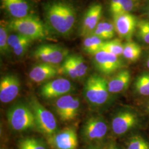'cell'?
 Listing matches in <instances>:
<instances>
[{
	"label": "cell",
	"instance_id": "35",
	"mask_svg": "<svg viewBox=\"0 0 149 149\" xmlns=\"http://www.w3.org/2000/svg\"><path fill=\"white\" fill-rule=\"evenodd\" d=\"M107 149H118L117 148V147L115 145H114V144H111L107 148Z\"/></svg>",
	"mask_w": 149,
	"mask_h": 149
},
{
	"label": "cell",
	"instance_id": "5",
	"mask_svg": "<svg viewBox=\"0 0 149 149\" xmlns=\"http://www.w3.org/2000/svg\"><path fill=\"white\" fill-rule=\"evenodd\" d=\"M7 117L14 130L22 132L36 127L34 114L29 105L17 104L13 106L8 111Z\"/></svg>",
	"mask_w": 149,
	"mask_h": 149
},
{
	"label": "cell",
	"instance_id": "2",
	"mask_svg": "<svg viewBox=\"0 0 149 149\" xmlns=\"http://www.w3.org/2000/svg\"><path fill=\"white\" fill-rule=\"evenodd\" d=\"M7 26L9 29L32 40L42 39L47 36V29L43 22L37 16L31 15L21 18H14Z\"/></svg>",
	"mask_w": 149,
	"mask_h": 149
},
{
	"label": "cell",
	"instance_id": "12",
	"mask_svg": "<svg viewBox=\"0 0 149 149\" xmlns=\"http://www.w3.org/2000/svg\"><path fill=\"white\" fill-rule=\"evenodd\" d=\"M20 82L19 79L13 74H7L0 81V101L8 103L13 101L19 94Z\"/></svg>",
	"mask_w": 149,
	"mask_h": 149
},
{
	"label": "cell",
	"instance_id": "31",
	"mask_svg": "<svg viewBox=\"0 0 149 149\" xmlns=\"http://www.w3.org/2000/svg\"><path fill=\"white\" fill-rule=\"evenodd\" d=\"M29 38L26 37L19 33L11 34L8 38V44L11 49L15 48L20 44L26 41Z\"/></svg>",
	"mask_w": 149,
	"mask_h": 149
},
{
	"label": "cell",
	"instance_id": "9",
	"mask_svg": "<svg viewBox=\"0 0 149 149\" xmlns=\"http://www.w3.org/2000/svg\"><path fill=\"white\" fill-rule=\"evenodd\" d=\"M115 31L119 37L130 39L136 30L138 21L136 17L130 13L117 14L113 16Z\"/></svg>",
	"mask_w": 149,
	"mask_h": 149
},
{
	"label": "cell",
	"instance_id": "7",
	"mask_svg": "<svg viewBox=\"0 0 149 149\" xmlns=\"http://www.w3.org/2000/svg\"><path fill=\"white\" fill-rule=\"evenodd\" d=\"M47 142L53 149H76L78 138L74 128L68 127L47 137Z\"/></svg>",
	"mask_w": 149,
	"mask_h": 149
},
{
	"label": "cell",
	"instance_id": "3",
	"mask_svg": "<svg viewBox=\"0 0 149 149\" xmlns=\"http://www.w3.org/2000/svg\"><path fill=\"white\" fill-rule=\"evenodd\" d=\"M28 105L34 114L36 128L40 133L47 138L58 131L57 122L53 113L43 106L34 96L31 97Z\"/></svg>",
	"mask_w": 149,
	"mask_h": 149
},
{
	"label": "cell",
	"instance_id": "28",
	"mask_svg": "<svg viewBox=\"0 0 149 149\" xmlns=\"http://www.w3.org/2000/svg\"><path fill=\"white\" fill-rule=\"evenodd\" d=\"M127 149H149V144L140 136H134L128 142Z\"/></svg>",
	"mask_w": 149,
	"mask_h": 149
},
{
	"label": "cell",
	"instance_id": "21",
	"mask_svg": "<svg viewBox=\"0 0 149 149\" xmlns=\"http://www.w3.org/2000/svg\"><path fill=\"white\" fill-rule=\"evenodd\" d=\"M74 97L69 95H65L58 98L55 102V111L59 118L61 119L63 117L68 108L74 100Z\"/></svg>",
	"mask_w": 149,
	"mask_h": 149
},
{
	"label": "cell",
	"instance_id": "23",
	"mask_svg": "<svg viewBox=\"0 0 149 149\" xmlns=\"http://www.w3.org/2000/svg\"><path fill=\"white\" fill-rule=\"evenodd\" d=\"M80 107V101L79 98H74V100L71 103L65 113L63 117L60 119L63 122H69L74 120L79 112Z\"/></svg>",
	"mask_w": 149,
	"mask_h": 149
},
{
	"label": "cell",
	"instance_id": "32",
	"mask_svg": "<svg viewBox=\"0 0 149 149\" xmlns=\"http://www.w3.org/2000/svg\"><path fill=\"white\" fill-rule=\"evenodd\" d=\"M91 35H93L104 40H109L107 34L106 22H99Z\"/></svg>",
	"mask_w": 149,
	"mask_h": 149
},
{
	"label": "cell",
	"instance_id": "13",
	"mask_svg": "<svg viewBox=\"0 0 149 149\" xmlns=\"http://www.w3.org/2000/svg\"><path fill=\"white\" fill-rule=\"evenodd\" d=\"M102 14V6L94 4L86 11L81 28V35L87 37L91 35L98 24Z\"/></svg>",
	"mask_w": 149,
	"mask_h": 149
},
{
	"label": "cell",
	"instance_id": "22",
	"mask_svg": "<svg viewBox=\"0 0 149 149\" xmlns=\"http://www.w3.org/2000/svg\"><path fill=\"white\" fill-rule=\"evenodd\" d=\"M18 149H48L46 145L37 139L27 138L21 140L18 144Z\"/></svg>",
	"mask_w": 149,
	"mask_h": 149
},
{
	"label": "cell",
	"instance_id": "29",
	"mask_svg": "<svg viewBox=\"0 0 149 149\" xmlns=\"http://www.w3.org/2000/svg\"><path fill=\"white\" fill-rule=\"evenodd\" d=\"M135 87L138 93L143 96H149V85L143 74L139 76L135 82Z\"/></svg>",
	"mask_w": 149,
	"mask_h": 149
},
{
	"label": "cell",
	"instance_id": "4",
	"mask_svg": "<svg viewBox=\"0 0 149 149\" xmlns=\"http://www.w3.org/2000/svg\"><path fill=\"white\" fill-rule=\"evenodd\" d=\"M108 82L98 74H92L86 81L84 94L91 104L100 106L104 104L109 97Z\"/></svg>",
	"mask_w": 149,
	"mask_h": 149
},
{
	"label": "cell",
	"instance_id": "25",
	"mask_svg": "<svg viewBox=\"0 0 149 149\" xmlns=\"http://www.w3.org/2000/svg\"><path fill=\"white\" fill-rule=\"evenodd\" d=\"M71 56L74 64L78 79L84 77L87 72L88 70L87 65L86 64L84 59L82 56L78 55H71Z\"/></svg>",
	"mask_w": 149,
	"mask_h": 149
},
{
	"label": "cell",
	"instance_id": "33",
	"mask_svg": "<svg viewBox=\"0 0 149 149\" xmlns=\"http://www.w3.org/2000/svg\"><path fill=\"white\" fill-rule=\"evenodd\" d=\"M32 41V40L29 39L26 41L20 44L12 49L13 53L17 56H22L27 52V49L31 44Z\"/></svg>",
	"mask_w": 149,
	"mask_h": 149
},
{
	"label": "cell",
	"instance_id": "16",
	"mask_svg": "<svg viewBox=\"0 0 149 149\" xmlns=\"http://www.w3.org/2000/svg\"><path fill=\"white\" fill-rule=\"evenodd\" d=\"M3 8L14 18L29 15L30 6L27 0H1Z\"/></svg>",
	"mask_w": 149,
	"mask_h": 149
},
{
	"label": "cell",
	"instance_id": "14",
	"mask_svg": "<svg viewBox=\"0 0 149 149\" xmlns=\"http://www.w3.org/2000/svg\"><path fill=\"white\" fill-rule=\"evenodd\" d=\"M136 122L137 118L133 113L120 112L112 120V130L115 134L121 135L130 130Z\"/></svg>",
	"mask_w": 149,
	"mask_h": 149
},
{
	"label": "cell",
	"instance_id": "24",
	"mask_svg": "<svg viewBox=\"0 0 149 149\" xmlns=\"http://www.w3.org/2000/svg\"><path fill=\"white\" fill-rule=\"evenodd\" d=\"M8 26L3 21L1 22L0 25V52L2 54H6L10 51L8 44Z\"/></svg>",
	"mask_w": 149,
	"mask_h": 149
},
{
	"label": "cell",
	"instance_id": "39",
	"mask_svg": "<svg viewBox=\"0 0 149 149\" xmlns=\"http://www.w3.org/2000/svg\"></svg>",
	"mask_w": 149,
	"mask_h": 149
},
{
	"label": "cell",
	"instance_id": "8",
	"mask_svg": "<svg viewBox=\"0 0 149 149\" xmlns=\"http://www.w3.org/2000/svg\"><path fill=\"white\" fill-rule=\"evenodd\" d=\"M73 90V86L69 80L58 78L44 84L40 89V94L44 98L52 100L67 95Z\"/></svg>",
	"mask_w": 149,
	"mask_h": 149
},
{
	"label": "cell",
	"instance_id": "40",
	"mask_svg": "<svg viewBox=\"0 0 149 149\" xmlns=\"http://www.w3.org/2000/svg\"></svg>",
	"mask_w": 149,
	"mask_h": 149
},
{
	"label": "cell",
	"instance_id": "18",
	"mask_svg": "<svg viewBox=\"0 0 149 149\" xmlns=\"http://www.w3.org/2000/svg\"><path fill=\"white\" fill-rule=\"evenodd\" d=\"M103 40L93 35L87 36L83 42V49L87 53L95 55L101 49Z\"/></svg>",
	"mask_w": 149,
	"mask_h": 149
},
{
	"label": "cell",
	"instance_id": "19",
	"mask_svg": "<svg viewBox=\"0 0 149 149\" xmlns=\"http://www.w3.org/2000/svg\"><path fill=\"white\" fill-rule=\"evenodd\" d=\"M141 54V48L137 43L128 42L124 44L123 55L130 61H136Z\"/></svg>",
	"mask_w": 149,
	"mask_h": 149
},
{
	"label": "cell",
	"instance_id": "11",
	"mask_svg": "<svg viewBox=\"0 0 149 149\" xmlns=\"http://www.w3.org/2000/svg\"><path fill=\"white\" fill-rule=\"evenodd\" d=\"M106 123L101 118L93 117L89 118L84 124L82 135L86 141H93L101 140L107 132Z\"/></svg>",
	"mask_w": 149,
	"mask_h": 149
},
{
	"label": "cell",
	"instance_id": "6",
	"mask_svg": "<svg viewBox=\"0 0 149 149\" xmlns=\"http://www.w3.org/2000/svg\"><path fill=\"white\" fill-rule=\"evenodd\" d=\"M33 56L43 63L56 66L68 56V50L58 45L45 44L38 46L34 50Z\"/></svg>",
	"mask_w": 149,
	"mask_h": 149
},
{
	"label": "cell",
	"instance_id": "10",
	"mask_svg": "<svg viewBox=\"0 0 149 149\" xmlns=\"http://www.w3.org/2000/svg\"><path fill=\"white\" fill-rule=\"evenodd\" d=\"M93 63L96 69L105 74H111L122 66L119 56L102 50L93 55Z\"/></svg>",
	"mask_w": 149,
	"mask_h": 149
},
{
	"label": "cell",
	"instance_id": "1",
	"mask_svg": "<svg viewBox=\"0 0 149 149\" xmlns=\"http://www.w3.org/2000/svg\"><path fill=\"white\" fill-rule=\"evenodd\" d=\"M45 19L54 33L62 36L72 32L76 20V12L73 6L64 0H54L44 7Z\"/></svg>",
	"mask_w": 149,
	"mask_h": 149
},
{
	"label": "cell",
	"instance_id": "15",
	"mask_svg": "<svg viewBox=\"0 0 149 149\" xmlns=\"http://www.w3.org/2000/svg\"><path fill=\"white\" fill-rule=\"evenodd\" d=\"M58 71L55 66L42 63L32 68L29 77L32 81L40 83L55 77L58 74Z\"/></svg>",
	"mask_w": 149,
	"mask_h": 149
},
{
	"label": "cell",
	"instance_id": "17",
	"mask_svg": "<svg viewBox=\"0 0 149 149\" xmlns=\"http://www.w3.org/2000/svg\"><path fill=\"white\" fill-rule=\"evenodd\" d=\"M130 74L128 70H122L113 77L108 82L109 93H117L127 89L130 80Z\"/></svg>",
	"mask_w": 149,
	"mask_h": 149
},
{
	"label": "cell",
	"instance_id": "36",
	"mask_svg": "<svg viewBox=\"0 0 149 149\" xmlns=\"http://www.w3.org/2000/svg\"><path fill=\"white\" fill-rule=\"evenodd\" d=\"M146 66H147L148 68L149 69V56L148 58L147 59V61H146Z\"/></svg>",
	"mask_w": 149,
	"mask_h": 149
},
{
	"label": "cell",
	"instance_id": "27",
	"mask_svg": "<svg viewBox=\"0 0 149 149\" xmlns=\"http://www.w3.org/2000/svg\"><path fill=\"white\" fill-rule=\"evenodd\" d=\"M60 71L64 74L68 76L72 79H78L74 64L71 55L68 56L63 61Z\"/></svg>",
	"mask_w": 149,
	"mask_h": 149
},
{
	"label": "cell",
	"instance_id": "38",
	"mask_svg": "<svg viewBox=\"0 0 149 149\" xmlns=\"http://www.w3.org/2000/svg\"><path fill=\"white\" fill-rule=\"evenodd\" d=\"M133 1H136V0H133Z\"/></svg>",
	"mask_w": 149,
	"mask_h": 149
},
{
	"label": "cell",
	"instance_id": "20",
	"mask_svg": "<svg viewBox=\"0 0 149 149\" xmlns=\"http://www.w3.org/2000/svg\"><path fill=\"white\" fill-rule=\"evenodd\" d=\"M124 45L120 40L115 39L104 42L101 50L108 52L119 56L123 55Z\"/></svg>",
	"mask_w": 149,
	"mask_h": 149
},
{
	"label": "cell",
	"instance_id": "34",
	"mask_svg": "<svg viewBox=\"0 0 149 149\" xmlns=\"http://www.w3.org/2000/svg\"><path fill=\"white\" fill-rule=\"evenodd\" d=\"M119 2V0H111L110 3V11L112 15L116 10Z\"/></svg>",
	"mask_w": 149,
	"mask_h": 149
},
{
	"label": "cell",
	"instance_id": "37",
	"mask_svg": "<svg viewBox=\"0 0 149 149\" xmlns=\"http://www.w3.org/2000/svg\"><path fill=\"white\" fill-rule=\"evenodd\" d=\"M97 149L96 148H88V149Z\"/></svg>",
	"mask_w": 149,
	"mask_h": 149
},
{
	"label": "cell",
	"instance_id": "26",
	"mask_svg": "<svg viewBox=\"0 0 149 149\" xmlns=\"http://www.w3.org/2000/svg\"><path fill=\"white\" fill-rule=\"evenodd\" d=\"M137 34L144 43L149 44V21L141 19L138 21L136 27Z\"/></svg>",
	"mask_w": 149,
	"mask_h": 149
},
{
	"label": "cell",
	"instance_id": "30",
	"mask_svg": "<svg viewBox=\"0 0 149 149\" xmlns=\"http://www.w3.org/2000/svg\"><path fill=\"white\" fill-rule=\"evenodd\" d=\"M133 0H119L118 7L113 16L117 14L130 13L133 9Z\"/></svg>",
	"mask_w": 149,
	"mask_h": 149
}]
</instances>
